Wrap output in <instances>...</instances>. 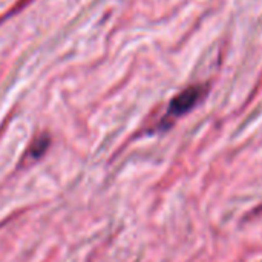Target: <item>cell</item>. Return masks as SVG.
Returning <instances> with one entry per match:
<instances>
[{
  "label": "cell",
  "instance_id": "7a4b0ae2",
  "mask_svg": "<svg viewBox=\"0 0 262 262\" xmlns=\"http://www.w3.org/2000/svg\"><path fill=\"white\" fill-rule=\"evenodd\" d=\"M48 146H49V137L48 135H41V137L35 138L34 143L29 146V149H28V152H26V155L23 158V163L31 164V163L40 160L45 155Z\"/></svg>",
  "mask_w": 262,
  "mask_h": 262
},
{
  "label": "cell",
  "instance_id": "6da1fadb",
  "mask_svg": "<svg viewBox=\"0 0 262 262\" xmlns=\"http://www.w3.org/2000/svg\"><path fill=\"white\" fill-rule=\"evenodd\" d=\"M201 91H203L201 88H189L183 91L180 95H177L169 106V115L181 117L186 112H189L198 103L201 97Z\"/></svg>",
  "mask_w": 262,
  "mask_h": 262
}]
</instances>
